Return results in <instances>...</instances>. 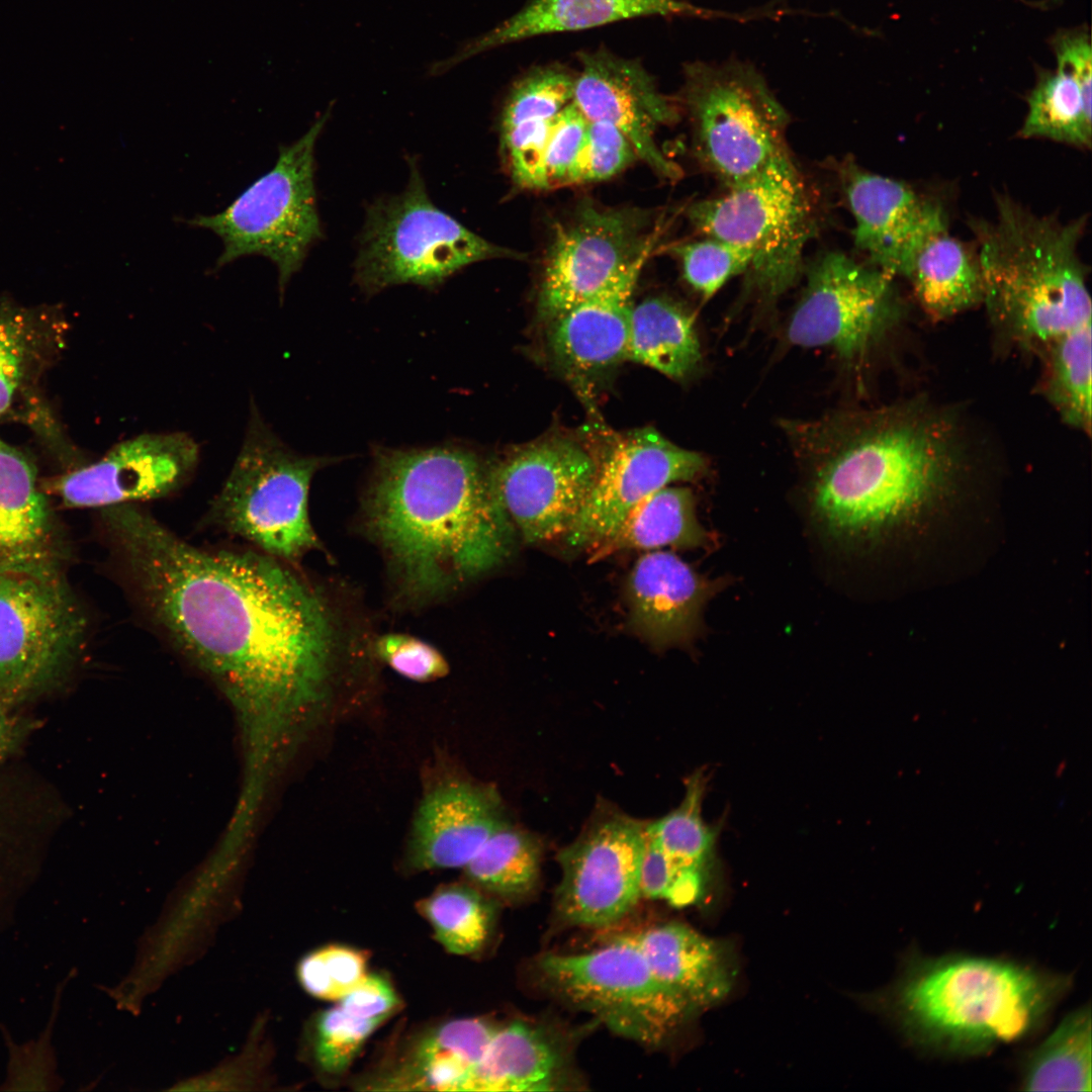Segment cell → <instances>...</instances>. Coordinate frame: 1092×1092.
Here are the masks:
<instances>
[{
	"mask_svg": "<svg viewBox=\"0 0 1092 1092\" xmlns=\"http://www.w3.org/2000/svg\"><path fill=\"white\" fill-rule=\"evenodd\" d=\"M131 604L267 736L324 697L344 650L328 601L292 563L251 547H200L140 504L100 510Z\"/></svg>",
	"mask_w": 1092,
	"mask_h": 1092,
	"instance_id": "1",
	"label": "cell"
},
{
	"mask_svg": "<svg viewBox=\"0 0 1092 1092\" xmlns=\"http://www.w3.org/2000/svg\"><path fill=\"white\" fill-rule=\"evenodd\" d=\"M365 517L400 589L419 603L498 566L513 545L488 468L453 446L378 449Z\"/></svg>",
	"mask_w": 1092,
	"mask_h": 1092,
	"instance_id": "2",
	"label": "cell"
},
{
	"mask_svg": "<svg viewBox=\"0 0 1092 1092\" xmlns=\"http://www.w3.org/2000/svg\"><path fill=\"white\" fill-rule=\"evenodd\" d=\"M992 220L970 216L978 243L983 301L995 326L1026 349L1091 322L1087 270L1079 254L1087 216L1036 214L1006 192Z\"/></svg>",
	"mask_w": 1092,
	"mask_h": 1092,
	"instance_id": "3",
	"label": "cell"
},
{
	"mask_svg": "<svg viewBox=\"0 0 1092 1092\" xmlns=\"http://www.w3.org/2000/svg\"><path fill=\"white\" fill-rule=\"evenodd\" d=\"M1068 977L1011 961L913 956L893 988L892 1010L915 1041L976 1055L1032 1033L1067 991Z\"/></svg>",
	"mask_w": 1092,
	"mask_h": 1092,
	"instance_id": "4",
	"label": "cell"
},
{
	"mask_svg": "<svg viewBox=\"0 0 1092 1092\" xmlns=\"http://www.w3.org/2000/svg\"><path fill=\"white\" fill-rule=\"evenodd\" d=\"M962 453L948 418L915 402L886 412L822 466L814 510L838 538L869 535L939 491Z\"/></svg>",
	"mask_w": 1092,
	"mask_h": 1092,
	"instance_id": "5",
	"label": "cell"
},
{
	"mask_svg": "<svg viewBox=\"0 0 1092 1092\" xmlns=\"http://www.w3.org/2000/svg\"><path fill=\"white\" fill-rule=\"evenodd\" d=\"M330 461L293 452L252 403L241 450L205 520L259 552L294 563L320 547L308 491L313 474Z\"/></svg>",
	"mask_w": 1092,
	"mask_h": 1092,
	"instance_id": "6",
	"label": "cell"
},
{
	"mask_svg": "<svg viewBox=\"0 0 1092 1092\" xmlns=\"http://www.w3.org/2000/svg\"><path fill=\"white\" fill-rule=\"evenodd\" d=\"M405 189L367 208L355 260V279L374 294L399 284L433 289L463 268L521 254L471 232L428 195L417 163L410 161Z\"/></svg>",
	"mask_w": 1092,
	"mask_h": 1092,
	"instance_id": "7",
	"label": "cell"
},
{
	"mask_svg": "<svg viewBox=\"0 0 1092 1092\" xmlns=\"http://www.w3.org/2000/svg\"><path fill=\"white\" fill-rule=\"evenodd\" d=\"M330 115L331 106L297 141L281 146L275 165L224 209L187 220L221 240L223 249L216 269L241 257L263 256L277 267L282 296L310 248L323 238L314 150Z\"/></svg>",
	"mask_w": 1092,
	"mask_h": 1092,
	"instance_id": "8",
	"label": "cell"
},
{
	"mask_svg": "<svg viewBox=\"0 0 1092 1092\" xmlns=\"http://www.w3.org/2000/svg\"><path fill=\"white\" fill-rule=\"evenodd\" d=\"M675 100L688 114L695 155L726 188L789 154L788 113L749 65L689 63Z\"/></svg>",
	"mask_w": 1092,
	"mask_h": 1092,
	"instance_id": "9",
	"label": "cell"
},
{
	"mask_svg": "<svg viewBox=\"0 0 1092 1092\" xmlns=\"http://www.w3.org/2000/svg\"><path fill=\"white\" fill-rule=\"evenodd\" d=\"M687 215L699 234L748 249L752 282L768 297L798 280L817 226L812 196L790 154L722 195L691 204Z\"/></svg>",
	"mask_w": 1092,
	"mask_h": 1092,
	"instance_id": "10",
	"label": "cell"
},
{
	"mask_svg": "<svg viewBox=\"0 0 1092 1092\" xmlns=\"http://www.w3.org/2000/svg\"><path fill=\"white\" fill-rule=\"evenodd\" d=\"M88 635L87 613L64 573L0 571V698L18 707L58 688Z\"/></svg>",
	"mask_w": 1092,
	"mask_h": 1092,
	"instance_id": "11",
	"label": "cell"
},
{
	"mask_svg": "<svg viewBox=\"0 0 1092 1092\" xmlns=\"http://www.w3.org/2000/svg\"><path fill=\"white\" fill-rule=\"evenodd\" d=\"M538 969L566 1002L647 1045L665 1041L696 1012L652 973L635 946L617 935L589 952L544 954Z\"/></svg>",
	"mask_w": 1092,
	"mask_h": 1092,
	"instance_id": "12",
	"label": "cell"
},
{
	"mask_svg": "<svg viewBox=\"0 0 1092 1092\" xmlns=\"http://www.w3.org/2000/svg\"><path fill=\"white\" fill-rule=\"evenodd\" d=\"M671 217L638 207L582 202L555 225L546 250L538 310L547 321L584 301L649 246L658 244Z\"/></svg>",
	"mask_w": 1092,
	"mask_h": 1092,
	"instance_id": "13",
	"label": "cell"
},
{
	"mask_svg": "<svg viewBox=\"0 0 1092 1092\" xmlns=\"http://www.w3.org/2000/svg\"><path fill=\"white\" fill-rule=\"evenodd\" d=\"M900 299L894 277L840 252L818 258L788 327L802 347H828L855 360L895 323Z\"/></svg>",
	"mask_w": 1092,
	"mask_h": 1092,
	"instance_id": "14",
	"label": "cell"
},
{
	"mask_svg": "<svg viewBox=\"0 0 1092 1092\" xmlns=\"http://www.w3.org/2000/svg\"><path fill=\"white\" fill-rule=\"evenodd\" d=\"M647 823L600 807L578 837L557 855L562 877L555 909L567 925L607 927L641 898L640 871Z\"/></svg>",
	"mask_w": 1092,
	"mask_h": 1092,
	"instance_id": "15",
	"label": "cell"
},
{
	"mask_svg": "<svg viewBox=\"0 0 1092 1092\" xmlns=\"http://www.w3.org/2000/svg\"><path fill=\"white\" fill-rule=\"evenodd\" d=\"M598 462L575 442L541 440L488 468L492 491L527 543L566 534L593 488Z\"/></svg>",
	"mask_w": 1092,
	"mask_h": 1092,
	"instance_id": "16",
	"label": "cell"
},
{
	"mask_svg": "<svg viewBox=\"0 0 1092 1092\" xmlns=\"http://www.w3.org/2000/svg\"><path fill=\"white\" fill-rule=\"evenodd\" d=\"M199 447L187 434L145 433L114 445L86 466L44 487L67 508L99 510L157 499L179 490L192 476Z\"/></svg>",
	"mask_w": 1092,
	"mask_h": 1092,
	"instance_id": "17",
	"label": "cell"
},
{
	"mask_svg": "<svg viewBox=\"0 0 1092 1092\" xmlns=\"http://www.w3.org/2000/svg\"><path fill=\"white\" fill-rule=\"evenodd\" d=\"M705 470L701 454L673 444L655 429L625 434L598 463L590 493L566 541L573 547L593 548L642 498L670 483L695 480Z\"/></svg>",
	"mask_w": 1092,
	"mask_h": 1092,
	"instance_id": "18",
	"label": "cell"
},
{
	"mask_svg": "<svg viewBox=\"0 0 1092 1092\" xmlns=\"http://www.w3.org/2000/svg\"><path fill=\"white\" fill-rule=\"evenodd\" d=\"M575 73L572 102L587 118L617 127L632 145L637 158L659 177L677 181L681 168L661 152L656 131L679 118L675 98L663 95L643 65L608 49L581 51Z\"/></svg>",
	"mask_w": 1092,
	"mask_h": 1092,
	"instance_id": "19",
	"label": "cell"
},
{
	"mask_svg": "<svg viewBox=\"0 0 1092 1092\" xmlns=\"http://www.w3.org/2000/svg\"><path fill=\"white\" fill-rule=\"evenodd\" d=\"M657 245L645 249L593 296L549 321V351L575 384H590L627 360L633 294Z\"/></svg>",
	"mask_w": 1092,
	"mask_h": 1092,
	"instance_id": "20",
	"label": "cell"
},
{
	"mask_svg": "<svg viewBox=\"0 0 1092 1092\" xmlns=\"http://www.w3.org/2000/svg\"><path fill=\"white\" fill-rule=\"evenodd\" d=\"M843 188L850 212L855 248L869 265L895 277L900 260L912 244L947 218L942 204L918 193L907 183L848 163Z\"/></svg>",
	"mask_w": 1092,
	"mask_h": 1092,
	"instance_id": "21",
	"label": "cell"
},
{
	"mask_svg": "<svg viewBox=\"0 0 1092 1092\" xmlns=\"http://www.w3.org/2000/svg\"><path fill=\"white\" fill-rule=\"evenodd\" d=\"M497 793L467 781L433 788L416 813L407 849L417 871L464 868L504 822Z\"/></svg>",
	"mask_w": 1092,
	"mask_h": 1092,
	"instance_id": "22",
	"label": "cell"
},
{
	"mask_svg": "<svg viewBox=\"0 0 1092 1092\" xmlns=\"http://www.w3.org/2000/svg\"><path fill=\"white\" fill-rule=\"evenodd\" d=\"M68 555L35 466L0 438V571L63 573Z\"/></svg>",
	"mask_w": 1092,
	"mask_h": 1092,
	"instance_id": "23",
	"label": "cell"
},
{
	"mask_svg": "<svg viewBox=\"0 0 1092 1092\" xmlns=\"http://www.w3.org/2000/svg\"><path fill=\"white\" fill-rule=\"evenodd\" d=\"M671 552L650 551L634 564L626 594L632 630L655 648L687 643L705 603L720 587Z\"/></svg>",
	"mask_w": 1092,
	"mask_h": 1092,
	"instance_id": "24",
	"label": "cell"
},
{
	"mask_svg": "<svg viewBox=\"0 0 1092 1092\" xmlns=\"http://www.w3.org/2000/svg\"><path fill=\"white\" fill-rule=\"evenodd\" d=\"M712 14L681 0H531L492 29L462 42L451 57L430 64L428 75L440 76L474 56L539 35L638 17Z\"/></svg>",
	"mask_w": 1092,
	"mask_h": 1092,
	"instance_id": "25",
	"label": "cell"
},
{
	"mask_svg": "<svg viewBox=\"0 0 1092 1092\" xmlns=\"http://www.w3.org/2000/svg\"><path fill=\"white\" fill-rule=\"evenodd\" d=\"M575 73L561 64L537 66L512 85L499 119L500 145L512 180L548 189L544 154L557 114L572 101Z\"/></svg>",
	"mask_w": 1092,
	"mask_h": 1092,
	"instance_id": "26",
	"label": "cell"
},
{
	"mask_svg": "<svg viewBox=\"0 0 1092 1092\" xmlns=\"http://www.w3.org/2000/svg\"><path fill=\"white\" fill-rule=\"evenodd\" d=\"M635 946L652 973L695 1011L722 1000L735 977L728 947L690 926L669 922L617 935Z\"/></svg>",
	"mask_w": 1092,
	"mask_h": 1092,
	"instance_id": "27",
	"label": "cell"
},
{
	"mask_svg": "<svg viewBox=\"0 0 1092 1092\" xmlns=\"http://www.w3.org/2000/svg\"><path fill=\"white\" fill-rule=\"evenodd\" d=\"M496 1029L479 1017L440 1023L416 1037L369 1089L462 1091Z\"/></svg>",
	"mask_w": 1092,
	"mask_h": 1092,
	"instance_id": "28",
	"label": "cell"
},
{
	"mask_svg": "<svg viewBox=\"0 0 1092 1092\" xmlns=\"http://www.w3.org/2000/svg\"><path fill=\"white\" fill-rule=\"evenodd\" d=\"M896 276L909 282L924 311L945 320L983 301L977 252L952 237L944 220L922 235L905 253Z\"/></svg>",
	"mask_w": 1092,
	"mask_h": 1092,
	"instance_id": "29",
	"label": "cell"
},
{
	"mask_svg": "<svg viewBox=\"0 0 1092 1092\" xmlns=\"http://www.w3.org/2000/svg\"><path fill=\"white\" fill-rule=\"evenodd\" d=\"M707 784L705 770L695 771L687 779L679 806L646 826V835L662 850L676 875L667 901L672 906L695 904L703 896L714 866L721 824H708L702 817Z\"/></svg>",
	"mask_w": 1092,
	"mask_h": 1092,
	"instance_id": "30",
	"label": "cell"
},
{
	"mask_svg": "<svg viewBox=\"0 0 1092 1092\" xmlns=\"http://www.w3.org/2000/svg\"><path fill=\"white\" fill-rule=\"evenodd\" d=\"M562 1068L556 1043L538 1026L516 1020L497 1027L462 1091H546Z\"/></svg>",
	"mask_w": 1092,
	"mask_h": 1092,
	"instance_id": "31",
	"label": "cell"
},
{
	"mask_svg": "<svg viewBox=\"0 0 1092 1092\" xmlns=\"http://www.w3.org/2000/svg\"><path fill=\"white\" fill-rule=\"evenodd\" d=\"M709 539L697 518L692 491L667 485L636 504L608 538L590 548V559L629 549L698 548Z\"/></svg>",
	"mask_w": 1092,
	"mask_h": 1092,
	"instance_id": "32",
	"label": "cell"
},
{
	"mask_svg": "<svg viewBox=\"0 0 1092 1092\" xmlns=\"http://www.w3.org/2000/svg\"><path fill=\"white\" fill-rule=\"evenodd\" d=\"M701 359L694 315L687 308L665 297L634 304L627 360L682 379L698 368Z\"/></svg>",
	"mask_w": 1092,
	"mask_h": 1092,
	"instance_id": "33",
	"label": "cell"
},
{
	"mask_svg": "<svg viewBox=\"0 0 1092 1092\" xmlns=\"http://www.w3.org/2000/svg\"><path fill=\"white\" fill-rule=\"evenodd\" d=\"M1091 1011L1069 1013L1027 1057L1026 1091H1091Z\"/></svg>",
	"mask_w": 1092,
	"mask_h": 1092,
	"instance_id": "34",
	"label": "cell"
},
{
	"mask_svg": "<svg viewBox=\"0 0 1092 1092\" xmlns=\"http://www.w3.org/2000/svg\"><path fill=\"white\" fill-rule=\"evenodd\" d=\"M59 332L49 315L0 301V418L40 371Z\"/></svg>",
	"mask_w": 1092,
	"mask_h": 1092,
	"instance_id": "35",
	"label": "cell"
},
{
	"mask_svg": "<svg viewBox=\"0 0 1092 1092\" xmlns=\"http://www.w3.org/2000/svg\"><path fill=\"white\" fill-rule=\"evenodd\" d=\"M541 850L532 834L504 821L464 867L465 876L489 894L523 898L539 881Z\"/></svg>",
	"mask_w": 1092,
	"mask_h": 1092,
	"instance_id": "36",
	"label": "cell"
},
{
	"mask_svg": "<svg viewBox=\"0 0 1092 1092\" xmlns=\"http://www.w3.org/2000/svg\"><path fill=\"white\" fill-rule=\"evenodd\" d=\"M1019 135L1091 148L1092 104L1085 100L1072 76L1058 68L1038 73L1027 95V112Z\"/></svg>",
	"mask_w": 1092,
	"mask_h": 1092,
	"instance_id": "37",
	"label": "cell"
},
{
	"mask_svg": "<svg viewBox=\"0 0 1092 1092\" xmlns=\"http://www.w3.org/2000/svg\"><path fill=\"white\" fill-rule=\"evenodd\" d=\"M1091 322L1053 340L1046 356L1045 396L1062 421L1087 434L1092 421Z\"/></svg>",
	"mask_w": 1092,
	"mask_h": 1092,
	"instance_id": "38",
	"label": "cell"
},
{
	"mask_svg": "<svg viewBox=\"0 0 1092 1092\" xmlns=\"http://www.w3.org/2000/svg\"><path fill=\"white\" fill-rule=\"evenodd\" d=\"M492 903L475 886L448 884L421 900L417 908L437 940L455 954L479 951L492 931Z\"/></svg>",
	"mask_w": 1092,
	"mask_h": 1092,
	"instance_id": "39",
	"label": "cell"
},
{
	"mask_svg": "<svg viewBox=\"0 0 1092 1092\" xmlns=\"http://www.w3.org/2000/svg\"><path fill=\"white\" fill-rule=\"evenodd\" d=\"M268 1018L260 1014L250 1028L242 1051L216 1067L185 1078L169 1090L179 1091H258L269 1090L274 1084L270 1066L272 1043L267 1035Z\"/></svg>",
	"mask_w": 1092,
	"mask_h": 1092,
	"instance_id": "40",
	"label": "cell"
},
{
	"mask_svg": "<svg viewBox=\"0 0 1092 1092\" xmlns=\"http://www.w3.org/2000/svg\"><path fill=\"white\" fill-rule=\"evenodd\" d=\"M667 251L678 259L688 284L706 299L729 279L748 271L752 259L748 249L709 237L674 245Z\"/></svg>",
	"mask_w": 1092,
	"mask_h": 1092,
	"instance_id": "41",
	"label": "cell"
},
{
	"mask_svg": "<svg viewBox=\"0 0 1092 1092\" xmlns=\"http://www.w3.org/2000/svg\"><path fill=\"white\" fill-rule=\"evenodd\" d=\"M383 1022L352 1016L340 1006L320 1012L312 1020L308 1039L316 1068L330 1075L344 1073Z\"/></svg>",
	"mask_w": 1092,
	"mask_h": 1092,
	"instance_id": "42",
	"label": "cell"
},
{
	"mask_svg": "<svg viewBox=\"0 0 1092 1092\" xmlns=\"http://www.w3.org/2000/svg\"><path fill=\"white\" fill-rule=\"evenodd\" d=\"M368 954L361 949L331 944L300 959L296 977L309 995L325 1000L342 998L367 975Z\"/></svg>",
	"mask_w": 1092,
	"mask_h": 1092,
	"instance_id": "43",
	"label": "cell"
},
{
	"mask_svg": "<svg viewBox=\"0 0 1092 1092\" xmlns=\"http://www.w3.org/2000/svg\"><path fill=\"white\" fill-rule=\"evenodd\" d=\"M635 159L632 145L617 127L606 121L588 120L583 143L563 186L610 179Z\"/></svg>",
	"mask_w": 1092,
	"mask_h": 1092,
	"instance_id": "44",
	"label": "cell"
},
{
	"mask_svg": "<svg viewBox=\"0 0 1092 1092\" xmlns=\"http://www.w3.org/2000/svg\"><path fill=\"white\" fill-rule=\"evenodd\" d=\"M60 1003L61 998L57 1003L56 1010L51 1015L49 1026L36 1041L17 1045L12 1043L10 1036L5 1035L9 1050V1061L7 1077L2 1089H25V1085L29 1084L38 1085V1090H56L60 1088L62 1080L57 1074L55 1052L51 1044Z\"/></svg>",
	"mask_w": 1092,
	"mask_h": 1092,
	"instance_id": "45",
	"label": "cell"
},
{
	"mask_svg": "<svg viewBox=\"0 0 1092 1092\" xmlns=\"http://www.w3.org/2000/svg\"><path fill=\"white\" fill-rule=\"evenodd\" d=\"M376 651L394 671L415 681L436 680L449 671L446 659L434 646L411 635L385 634L377 640Z\"/></svg>",
	"mask_w": 1092,
	"mask_h": 1092,
	"instance_id": "46",
	"label": "cell"
},
{
	"mask_svg": "<svg viewBox=\"0 0 1092 1092\" xmlns=\"http://www.w3.org/2000/svg\"><path fill=\"white\" fill-rule=\"evenodd\" d=\"M587 125V118L572 101L557 114L544 154L548 188L564 185L567 173L583 143Z\"/></svg>",
	"mask_w": 1092,
	"mask_h": 1092,
	"instance_id": "47",
	"label": "cell"
},
{
	"mask_svg": "<svg viewBox=\"0 0 1092 1092\" xmlns=\"http://www.w3.org/2000/svg\"><path fill=\"white\" fill-rule=\"evenodd\" d=\"M340 1000V1007L352 1016L386 1020L400 1005L391 983L378 974L366 975Z\"/></svg>",
	"mask_w": 1092,
	"mask_h": 1092,
	"instance_id": "48",
	"label": "cell"
},
{
	"mask_svg": "<svg viewBox=\"0 0 1092 1092\" xmlns=\"http://www.w3.org/2000/svg\"><path fill=\"white\" fill-rule=\"evenodd\" d=\"M1057 68L1072 76L1079 84L1085 100L1092 104V48L1084 29L1058 32L1052 40Z\"/></svg>",
	"mask_w": 1092,
	"mask_h": 1092,
	"instance_id": "49",
	"label": "cell"
},
{
	"mask_svg": "<svg viewBox=\"0 0 1092 1092\" xmlns=\"http://www.w3.org/2000/svg\"><path fill=\"white\" fill-rule=\"evenodd\" d=\"M676 875L658 845L646 835L640 871L641 898L668 900Z\"/></svg>",
	"mask_w": 1092,
	"mask_h": 1092,
	"instance_id": "50",
	"label": "cell"
},
{
	"mask_svg": "<svg viewBox=\"0 0 1092 1092\" xmlns=\"http://www.w3.org/2000/svg\"><path fill=\"white\" fill-rule=\"evenodd\" d=\"M16 708L0 698V762L16 751L34 728L33 721L17 714Z\"/></svg>",
	"mask_w": 1092,
	"mask_h": 1092,
	"instance_id": "51",
	"label": "cell"
}]
</instances>
